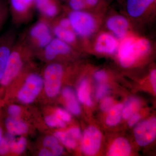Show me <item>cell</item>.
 Instances as JSON below:
<instances>
[{
  "label": "cell",
  "instance_id": "obj_1",
  "mask_svg": "<svg viewBox=\"0 0 156 156\" xmlns=\"http://www.w3.org/2000/svg\"><path fill=\"white\" fill-rule=\"evenodd\" d=\"M34 56V53L20 34L11 50L0 85L5 87L11 84L23 72L25 63Z\"/></svg>",
  "mask_w": 156,
  "mask_h": 156
},
{
  "label": "cell",
  "instance_id": "obj_2",
  "mask_svg": "<svg viewBox=\"0 0 156 156\" xmlns=\"http://www.w3.org/2000/svg\"><path fill=\"white\" fill-rule=\"evenodd\" d=\"M21 34L35 56L55 37L50 21L40 17Z\"/></svg>",
  "mask_w": 156,
  "mask_h": 156
},
{
  "label": "cell",
  "instance_id": "obj_3",
  "mask_svg": "<svg viewBox=\"0 0 156 156\" xmlns=\"http://www.w3.org/2000/svg\"><path fill=\"white\" fill-rule=\"evenodd\" d=\"M150 49V43L146 39H125L119 48L118 56L120 64L124 67L131 66Z\"/></svg>",
  "mask_w": 156,
  "mask_h": 156
},
{
  "label": "cell",
  "instance_id": "obj_4",
  "mask_svg": "<svg viewBox=\"0 0 156 156\" xmlns=\"http://www.w3.org/2000/svg\"><path fill=\"white\" fill-rule=\"evenodd\" d=\"M8 5L11 20L15 26L27 24L35 12L34 0H9Z\"/></svg>",
  "mask_w": 156,
  "mask_h": 156
},
{
  "label": "cell",
  "instance_id": "obj_5",
  "mask_svg": "<svg viewBox=\"0 0 156 156\" xmlns=\"http://www.w3.org/2000/svg\"><path fill=\"white\" fill-rule=\"evenodd\" d=\"M64 74L63 66L58 62L48 63L45 67L42 77L45 92L49 97H55L58 94Z\"/></svg>",
  "mask_w": 156,
  "mask_h": 156
},
{
  "label": "cell",
  "instance_id": "obj_6",
  "mask_svg": "<svg viewBox=\"0 0 156 156\" xmlns=\"http://www.w3.org/2000/svg\"><path fill=\"white\" fill-rule=\"evenodd\" d=\"M68 17L77 35L86 37L91 35L96 29V22L92 15L82 11L71 10Z\"/></svg>",
  "mask_w": 156,
  "mask_h": 156
},
{
  "label": "cell",
  "instance_id": "obj_7",
  "mask_svg": "<svg viewBox=\"0 0 156 156\" xmlns=\"http://www.w3.org/2000/svg\"><path fill=\"white\" fill-rule=\"evenodd\" d=\"M44 87L43 77L37 73H28L24 83L18 92V98L22 103H32Z\"/></svg>",
  "mask_w": 156,
  "mask_h": 156
},
{
  "label": "cell",
  "instance_id": "obj_8",
  "mask_svg": "<svg viewBox=\"0 0 156 156\" xmlns=\"http://www.w3.org/2000/svg\"><path fill=\"white\" fill-rule=\"evenodd\" d=\"M73 53L72 46L55 37L36 56L48 62L49 63L54 62L56 59L61 57L69 56Z\"/></svg>",
  "mask_w": 156,
  "mask_h": 156
},
{
  "label": "cell",
  "instance_id": "obj_9",
  "mask_svg": "<svg viewBox=\"0 0 156 156\" xmlns=\"http://www.w3.org/2000/svg\"><path fill=\"white\" fill-rule=\"evenodd\" d=\"M134 135L138 145L145 146L153 142L156 136V119L153 118L141 122L134 128Z\"/></svg>",
  "mask_w": 156,
  "mask_h": 156
},
{
  "label": "cell",
  "instance_id": "obj_10",
  "mask_svg": "<svg viewBox=\"0 0 156 156\" xmlns=\"http://www.w3.org/2000/svg\"><path fill=\"white\" fill-rule=\"evenodd\" d=\"M17 37L16 31L13 29L7 30L0 36V82Z\"/></svg>",
  "mask_w": 156,
  "mask_h": 156
},
{
  "label": "cell",
  "instance_id": "obj_11",
  "mask_svg": "<svg viewBox=\"0 0 156 156\" xmlns=\"http://www.w3.org/2000/svg\"><path fill=\"white\" fill-rule=\"evenodd\" d=\"M101 135L95 127H89L85 130L82 141V149L85 154L95 155L100 148Z\"/></svg>",
  "mask_w": 156,
  "mask_h": 156
},
{
  "label": "cell",
  "instance_id": "obj_12",
  "mask_svg": "<svg viewBox=\"0 0 156 156\" xmlns=\"http://www.w3.org/2000/svg\"><path fill=\"white\" fill-rule=\"evenodd\" d=\"M36 11L39 17L51 21L58 17L60 7L58 0H34Z\"/></svg>",
  "mask_w": 156,
  "mask_h": 156
},
{
  "label": "cell",
  "instance_id": "obj_13",
  "mask_svg": "<svg viewBox=\"0 0 156 156\" xmlns=\"http://www.w3.org/2000/svg\"><path fill=\"white\" fill-rule=\"evenodd\" d=\"M118 42L111 35L107 33L101 34L98 38L95 50L99 53L112 54L116 50Z\"/></svg>",
  "mask_w": 156,
  "mask_h": 156
},
{
  "label": "cell",
  "instance_id": "obj_14",
  "mask_svg": "<svg viewBox=\"0 0 156 156\" xmlns=\"http://www.w3.org/2000/svg\"><path fill=\"white\" fill-rule=\"evenodd\" d=\"M54 136L64 145L71 149L76 147L78 141L82 138L80 130L76 128H70L65 132L57 131Z\"/></svg>",
  "mask_w": 156,
  "mask_h": 156
},
{
  "label": "cell",
  "instance_id": "obj_15",
  "mask_svg": "<svg viewBox=\"0 0 156 156\" xmlns=\"http://www.w3.org/2000/svg\"><path fill=\"white\" fill-rule=\"evenodd\" d=\"M107 26L118 37L123 38L128 31V23L125 17L116 15L109 18Z\"/></svg>",
  "mask_w": 156,
  "mask_h": 156
},
{
  "label": "cell",
  "instance_id": "obj_16",
  "mask_svg": "<svg viewBox=\"0 0 156 156\" xmlns=\"http://www.w3.org/2000/svg\"><path fill=\"white\" fill-rule=\"evenodd\" d=\"M54 36L71 46L76 44V35L72 27H63L53 22H50Z\"/></svg>",
  "mask_w": 156,
  "mask_h": 156
},
{
  "label": "cell",
  "instance_id": "obj_17",
  "mask_svg": "<svg viewBox=\"0 0 156 156\" xmlns=\"http://www.w3.org/2000/svg\"><path fill=\"white\" fill-rule=\"evenodd\" d=\"M155 0H127V11L130 16H141Z\"/></svg>",
  "mask_w": 156,
  "mask_h": 156
},
{
  "label": "cell",
  "instance_id": "obj_18",
  "mask_svg": "<svg viewBox=\"0 0 156 156\" xmlns=\"http://www.w3.org/2000/svg\"><path fill=\"white\" fill-rule=\"evenodd\" d=\"M131 147L127 140L118 138L112 144L108 153L110 156H127L131 153Z\"/></svg>",
  "mask_w": 156,
  "mask_h": 156
},
{
  "label": "cell",
  "instance_id": "obj_19",
  "mask_svg": "<svg viewBox=\"0 0 156 156\" xmlns=\"http://www.w3.org/2000/svg\"><path fill=\"white\" fill-rule=\"evenodd\" d=\"M5 126L9 134L11 135H20L27 132L26 124L18 118L9 117L5 121Z\"/></svg>",
  "mask_w": 156,
  "mask_h": 156
},
{
  "label": "cell",
  "instance_id": "obj_20",
  "mask_svg": "<svg viewBox=\"0 0 156 156\" xmlns=\"http://www.w3.org/2000/svg\"><path fill=\"white\" fill-rule=\"evenodd\" d=\"M62 93L69 110L74 114L79 115L81 112L80 107L72 89L66 87L63 89Z\"/></svg>",
  "mask_w": 156,
  "mask_h": 156
},
{
  "label": "cell",
  "instance_id": "obj_21",
  "mask_svg": "<svg viewBox=\"0 0 156 156\" xmlns=\"http://www.w3.org/2000/svg\"><path fill=\"white\" fill-rule=\"evenodd\" d=\"M78 99L81 102L85 103L89 106L92 105V101L89 93V84L87 79L81 80L78 90Z\"/></svg>",
  "mask_w": 156,
  "mask_h": 156
},
{
  "label": "cell",
  "instance_id": "obj_22",
  "mask_svg": "<svg viewBox=\"0 0 156 156\" xmlns=\"http://www.w3.org/2000/svg\"><path fill=\"white\" fill-rule=\"evenodd\" d=\"M123 107L122 105L119 104L110 110L106 120L107 124L108 126H115L119 123L122 116Z\"/></svg>",
  "mask_w": 156,
  "mask_h": 156
},
{
  "label": "cell",
  "instance_id": "obj_23",
  "mask_svg": "<svg viewBox=\"0 0 156 156\" xmlns=\"http://www.w3.org/2000/svg\"><path fill=\"white\" fill-rule=\"evenodd\" d=\"M44 146L50 149L53 156H60L63 152V148L59 144L58 139L53 136H47L43 141Z\"/></svg>",
  "mask_w": 156,
  "mask_h": 156
},
{
  "label": "cell",
  "instance_id": "obj_24",
  "mask_svg": "<svg viewBox=\"0 0 156 156\" xmlns=\"http://www.w3.org/2000/svg\"><path fill=\"white\" fill-rule=\"evenodd\" d=\"M140 105V102L138 99L135 98H131L126 102L125 106H123L122 116L125 119L130 118L132 115L135 113Z\"/></svg>",
  "mask_w": 156,
  "mask_h": 156
},
{
  "label": "cell",
  "instance_id": "obj_25",
  "mask_svg": "<svg viewBox=\"0 0 156 156\" xmlns=\"http://www.w3.org/2000/svg\"><path fill=\"white\" fill-rule=\"evenodd\" d=\"M26 140L24 137H21L17 140H13L10 144V149L16 154H20L25 150Z\"/></svg>",
  "mask_w": 156,
  "mask_h": 156
},
{
  "label": "cell",
  "instance_id": "obj_26",
  "mask_svg": "<svg viewBox=\"0 0 156 156\" xmlns=\"http://www.w3.org/2000/svg\"><path fill=\"white\" fill-rule=\"evenodd\" d=\"M9 14L8 3L4 0H0V31L7 20Z\"/></svg>",
  "mask_w": 156,
  "mask_h": 156
},
{
  "label": "cell",
  "instance_id": "obj_27",
  "mask_svg": "<svg viewBox=\"0 0 156 156\" xmlns=\"http://www.w3.org/2000/svg\"><path fill=\"white\" fill-rule=\"evenodd\" d=\"M45 122L48 126L51 127L63 128L65 126V123L60 119L56 115L48 116L45 118Z\"/></svg>",
  "mask_w": 156,
  "mask_h": 156
},
{
  "label": "cell",
  "instance_id": "obj_28",
  "mask_svg": "<svg viewBox=\"0 0 156 156\" xmlns=\"http://www.w3.org/2000/svg\"><path fill=\"white\" fill-rule=\"evenodd\" d=\"M86 4L85 0H69L70 9L73 11H81Z\"/></svg>",
  "mask_w": 156,
  "mask_h": 156
},
{
  "label": "cell",
  "instance_id": "obj_29",
  "mask_svg": "<svg viewBox=\"0 0 156 156\" xmlns=\"http://www.w3.org/2000/svg\"><path fill=\"white\" fill-rule=\"evenodd\" d=\"M12 139L2 137L0 143V155H4L8 153L10 149V144Z\"/></svg>",
  "mask_w": 156,
  "mask_h": 156
},
{
  "label": "cell",
  "instance_id": "obj_30",
  "mask_svg": "<svg viewBox=\"0 0 156 156\" xmlns=\"http://www.w3.org/2000/svg\"><path fill=\"white\" fill-rule=\"evenodd\" d=\"M113 100L110 98H106L101 101L100 108L104 112H108L113 107Z\"/></svg>",
  "mask_w": 156,
  "mask_h": 156
},
{
  "label": "cell",
  "instance_id": "obj_31",
  "mask_svg": "<svg viewBox=\"0 0 156 156\" xmlns=\"http://www.w3.org/2000/svg\"><path fill=\"white\" fill-rule=\"evenodd\" d=\"M108 87L104 84H101L98 87L96 90V96L98 99H101L106 95L108 92Z\"/></svg>",
  "mask_w": 156,
  "mask_h": 156
},
{
  "label": "cell",
  "instance_id": "obj_32",
  "mask_svg": "<svg viewBox=\"0 0 156 156\" xmlns=\"http://www.w3.org/2000/svg\"><path fill=\"white\" fill-rule=\"evenodd\" d=\"M55 115L63 122H70L71 119L70 115L67 112L62 109H57L56 111Z\"/></svg>",
  "mask_w": 156,
  "mask_h": 156
},
{
  "label": "cell",
  "instance_id": "obj_33",
  "mask_svg": "<svg viewBox=\"0 0 156 156\" xmlns=\"http://www.w3.org/2000/svg\"><path fill=\"white\" fill-rule=\"evenodd\" d=\"M8 113L12 118H18L21 112V109L16 105H10L8 108Z\"/></svg>",
  "mask_w": 156,
  "mask_h": 156
},
{
  "label": "cell",
  "instance_id": "obj_34",
  "mask_svg": "<svg viewBox=\"0 0 156 156\" xmlns=\"http://www.w3.org/2000/svg\"><path fill=\"white\" fill-rule=\"evenodd\" d=\"M95 78L98 82L102 83L106 81L107 76L106 73L104 71H98L95 73Z\"/></svg>",
  "mask_w": 156,
  "mask_h": 156
},
{
  "label": "cell",
  "instance_id": "obj_35",
  "mask_svg": "<svg viewBox=\"0 0 156 156\" xmlns=\"http://www.w3.org/2000/svg\"><path fill=\"white\" fill-rule=\"evenodd\" d=\"M130 117H131V118L128 121V125L130 127H132V126H134L140 119V115L136 113L132 115Z\"/></svg>",
  "mask_w": 156,
  "mask_h": 156
},
{
  "label": "cell",
  "instance_id": "obj_36",
  "mask_svg": "<svg viewBox=\"0 0 156 156\" xmlns=\"http://www.w3.org/2000/svg\"><path fill=\"white\" fill-rule=\"evenodd\" d=\"M151 81L155 93L156 92V71L155 69L152 71L151 73Z\"/></svg>",
  "mask_w": 156,
  "mask_h": 156
},
{
  "label": "cell",
  "instance_id": "obj_37",
  "mask_svg": "<svg viewBox=\"0 0 156 156\" xmlns=\"http://www.w3.org/2000/svg\"><path fill=\"white\" fill-rule=\"evenodd\" d=\"M39 155L41 156H53L51 151L50 150L48 149L47 148L43 149L40 151Z\"/></svg>",
  "mask_w": 156,
  "mask_h": 156
},
{
  "label": "cell",
  "instance_id": "obj_38",
  "mask_svg": "<svg viewBox=\"0 0 156 156\" xmlns=\"http://www.w3.org/2000/svg\"><path fill=\"white\" fill-rule=\"evenodd\" d=\"M86 4L90 6H95L97 4L98 0H85Z\"/></svg>",
  "mask_w": 156,
  "mask_h": 156
},
{
  "label": "cell",
  "instance_id": "obj_39",
  "mask_svg": "<svg viewBox=\"0 0 156 156\" xmlns=\"http://www.w3.org/2000/svg\"><path fill=\"white\" fill-rule=\"evenodd\" d=\"M2 128L0 126V143H1V141H2Z\"/></svg>",
  "mask_w": 156,
  "mask_h": 156
}]
</instances>
